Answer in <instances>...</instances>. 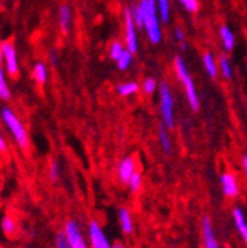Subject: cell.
<instances>
[{"instance_id":"9","label":"cell","mask_w":247,"mask_h":248,"mask_svg":"<svg viewBox=\"0 0 247 248\" xmlns=\"http://www.w3.org/2000/svg\"><path fill=\"white\" fill-rule=\"evenodd\" d=\"M221 188H222V194L227 198H237L240 194L238 182L232 173H222L221 174Z\"/></svg>"},{"instance_id":"30","label":"cell","mask_w":247,"mask_h":248,"mask_svg":"<svg viewBox=\"0 0 247 248\" xmlns=\"http://www.w3.org/2000/svg\"><path fill=\"white\" fill-rule=\"evenodd\" d=\"M173 36H175V40L179 43V45H183L185 42H187V34H185V31L181 28V27H176L173 30Z\"/></svg>"},{"instance_id":"31","label":"cell","mask_w":247,"mask_h":248,"mask_svg":"<svg viewBox=\"0 0 247 248\" xmlns=\"http://www.w3.org/2000/svg\"><path fill=\"white\" fill-rule=\"evenodd\" d=\"M49 176H50L52 180H56V179L59 177V166H58V163H52V164H50Z\"/></svg>"},{"instance_id":"8","label":"cell","mask_w":247,"mask_h":248,"mask_svg":"<svg viewBox=\"0 0 247 248\" xmlns=\"http://www.w3.org/2000/svg\"><path fill=\"white\" fill-rule=\"evenodd\" d=\"M136 173V164L132 157H125L117 166V179L120 183L128 185L132 176Z\"/></svg>"},{"instance_id":"11","label":"cell","mask_w":247,"mask_h":248,"mask_svg":"<svg viewBox=\"0 0 247 248\" xmlns=\"http://www.w3.org/2000/svg\"><path fill=\"white\" fill-rule=\"evenodd\" d=\"M3 61L6 64V70L11 76L18 74V59H16V52L12 43H5L3 45Z\"/></svg>"},{"instance_id":"29","label":"cell","mask_w":247,"mask_h":248,"mask_svg":"<svg viewBox=\"0 0 247 248\" xmlns=\"http://www.w3.org/2000/svg\"><path fill=\"white\" fill-rule=\"evenodd\" d=\"M55 247L56 248H71L67 238H66V233L64 232H59L55 238Z\"/></svg>"},{"instance_id":"16","label":"cell","mask_w":247,"mask_h":248,"mask_svg":"<svg viewBox=\"0 0 247 248\" xmlns=\"http://www.w3.org/2000/svg\"><path fill=\"white\" fill-rule=\"evenodd\" d=\"M71 19H73V14L70 6L63 5L59 8V14H58V21H59V28L64 34L68 33V30L71 27Z\"/></svg>"},{"instance_id":"34","label":"cell","mask_w":247,"mask_h":248,"mask_svg":"<svg viewBox=\"0 0 247 248\" xmlns=\"http://www.w3.org/2000/svg\"><path fill=\"white\" fill-rule=\"evenodd\" d=\"M56 59H58V56H56V52H52V53H50V61H52V64H53V65H56V64H58Z\"/></svg>"},{"instance_id":"26","label":"cell","mask_w":247,"mask_h":248,"mask_svg":"<svg viewBox=\"0 0 247 248\" xmlns=\"http://www.w3.org/2000/svg\"><path fill=\"white\" fill-rule=\"evenodd\" d=\"M178 2L188 14H197L198 9H200V2H198V0H178Z\"/></svg>"},{"instance_id":"2","label":"cell","mask_w":247,"mask_h":248,"mask_svg":"<svg viewBox=\"0 0 247 248\" xmlns=\"http://www.w3.org/2000/svg\"><path fill=\"white\" fill-rule=\"evenodd\" d=\"M173 67H175V73L178 80L181 81L183 92H185V96H187V102L190 105V108L197 112L200 109V95L197 92V87L194 84V80L190 74V70L185 64V61L182 56H176L173 61Z\"/></svg>"},{"instance_id":"23","label":"cell","mask_w":247,"mask_h":248,"mask_svg":"<svg viewBox=\"0 0 247 248\" xmlns=\"http://www.w3.org/2000/svg\"><path fill=\"white\" fill-rule=\"evenodd\" d=\"M132 61H133V53H131L128 49L123 52V55L117 59V68L120 70V71H126L131 65H132Z\"/></svg>"},{"instance_id":"36","label":"cell","mask_w":247,"mask_h":248,"mask_svg":"<svg viewBox=\"0 0 247 248\" xmlns=\"http://www.w3.org/2000/svg\"><path fill=\"white\" fill-rule=\"evenodd\" d=\"M113 248H125V245H123L121 242H117V244L113 245Z\"/></svg>"},{"instance_id":"28","label":"cell","mask_w":247,"mask_h":248,"mask_svg":"<svg viewBox=\"0 0 247 248\" xmlns=\"http://www.w3.org/2000/svg\"><path fill=\"white\" fill-rule=\"evenodd\" d=\"M2 229H3V232L8 233V235L14 233V231H15V223H14V220L11 219V217H3V220H2Z\"/></svg>"},{"instance_id":"4","label":"cell","mask_w":247,"mask_h":248,"mask_svg":"<svg viewBox=\"0 0 247 248\" xmlns=\"http://www.w3.org/2000/svg\"><path fill=\"white\" fill-rule=\"evenodd\" d=\"M2 118H3V121L6 124V127L11 130V133L16 139V142L22 148H27V145H28V136H27L25 127L22 126V123L19 121V118L16 117V114L11 108H3L2 109Z\"/></svg>"},{"instance_id":"37","label":"cell","mask_w":247,"mask_h":248,"mask_svg":"<svg viewBox=\"0 0 247 248\" xmlns=\"http://www.w3.org/2000/svg\"><path fill=\"white\" fill-rule=\"evenodd\" d=\"M246 67H247V62H246Z\"/></svg>"},{"instance_id":"21","label":"cell","mask_w":247,"mask_h":248,"mask_svg":"<svg viewBox=\"0 0 247 248\" xmlns=\"http://www.w3.org/2000/svg\"><path fill=\"white\" fill-rule=\"evenodd\" d=\"M159 87L160 84L154 77H147L142 81V92L147 96H152V95H156V93H159Z\"/></svg>"},{"instance_id":"33","label":"cell","mask_w":247,"mask_h":248,"mask_svg":"<svg viewBox=\"0 0 247 248\" xmlns=\"http://www.w3.org/2000/svg\"><path fill=\"white\" fill-rule=\"evenodd\" d=\"M0 151H2V152L6 151V142H5V139H3L2 135H0Z\"/></svg>"},{"instance_id":"25","label":"cell","mask_w":247,"mask_h":248,"mask_svg":"<svg viewBox=\"0 0 247 248\" xmlns=\"http://www.w3.org/2000/svg\"><path fill=\"white\" fill-rule=\"evenodd\" d=\"M0 98L5 99V101H8L11 98V90L8 87V83H6L2 65H0Z\"/></svg>"},{"instance_id":"7","label":"cell","mask_w":247,"mask_h":248,"mask_svg":"<svg viewBox=\"0 0 247 248\" xmlns=\"http://www.w3.org/2000/svg\"><path fill=\"white\" fill-rule=\"evenodd\" d=\"M64 233H66V238H67L71 248H90L89 244L86 242L84 236H83V232H82L79 223L76 220H67L66 222Z\"/></svg>"},{"instance_id":"3","label":"cell","mask_w":247,"mask_h":248,"mask_svg":"<svg viewBox=\"0 0 247 248\" xmlns=\"http://www.w3.org/2000/svg\"><path fill=\"white\" fill-rule=\"evenodd\" d=\"M159 105H160V117H162V124L167 129L175 127V98H173V92L170 86L163 81L160 83L159 87Z\"/></svg>"},{"instance_id":"20","label":"cell","mask_w":247,"mask_h":248,"mask_svg":"<svg viewBox=\"0 0 247 248\" xmlns=\"http://www.w3.org/2000/svg\"><path fill=\"white\" fill-rule=\"evenodd\" d=\"M218 67H219V73L222 74V77L225 80H231L232 78V64L227 55H222L218 59Z\"/></svg>"},{"instance_id":"22","label":"cell","mask_w":247,"mask_h":248,"mask_svg":"<svg viewBox=\"0 0 247 248\" xmlns=\"http://www.w3.org/2000/svg\"><path fill=\"white\" fill-rule=\"evenodd\" d=\"M33 77L34 80L39 83V84H45L46 80H48V70H46V65L43 62H37V64L33 67Z\"/></svg>"},{"instance_id":"27","label":"cell","mask_w":247,"mask_h":248,"mask_svg":"<svg viewBox=\"0 0 247 248\" xmlns=\"http://www.w3.org/2000/svg\"><path fill=\"white\" fill-rule=\"evenodd\" d=\"M128 186H129V189H131L132 192H138V191L142 188V174H141L139 171H136V173L132 176V179L129 180Z\"/></svg>"},{"instance_id":"19","label":"cell","mask_w":247,"mask_h":248,"mask_svg":"<svg viewBox=\"0 0 247 248\" xmlns=\"http://www.w3.org/2000/svg\"><path fill=\"white\" fill-rule=\"evenodd\" d=\"M169 129L165 126V124H160L159 126V132H157V136H159V142H160V146L163 149L165 154H170L173 146H172V140H170V136H169Z\"/></svg>"},{"instance_id":"13","label":"cell","mask_w":247,"mask_h":248,"mask_svg":"<svg viewBox=\"0 0 247 248\" xmlns=\"http://www.w3.org/2000/svg\"><path fill=\"white\" fill-rule=\"evenodd\" d=\"M219 37H221V43H222V47L225 52H232L234 47H235V34L234 31L227 25H221L219 28Z\"/></svg>"},{"instance_id":"5","label":"cell","mask_w":247,"mask_h":248,"mask_svg":"<svg viewBox=\"0 0 247 248\" xmlns=\"http://www.w3.org/2000/svg\"><path fill=\"white\" fill-rule=\"evenodd\" d=\"M125 46L131 53H138L139 39H138V27L133 21L132 11L128 8L125 11Z\"/></svg>"},{"instance_id":"12","label":"cell","mask_w":247,"mask_h":248,"mask_svg":"<svg viewBox=\"0 0 247 248\" xmlns=\"http://www.w3.org/2000/svg\"><path fill=\"white\" fill-rule=\"evenodd\" d=\"M232 222L235 225L238 235L241 236V239L247 245V219H246V216L240 207H234V210H232Z\"/></svg>"},{"instance_id":"6","label":"cell","mask_w":247,"mask_h":248,"mask_svg":"<svg viewBox=\"0 0 247 248\" xmlns=\"http://www.w3.org/2000/svg\"><path fill=\"white\" fill-rule=\"evenodd\" d=\"M87 236L90 248H113V244L107 238L104 229L97 220H90L87 225Z\"/></svg>"},{"instance_id":"10","label":"cell","mask_w":247,"mask_h":248,"mask_svg":"<svg viewBox=\"0 0 247 248\" xmlns=\"http://www.w3.org/2000/svg\"><path fill=\"white\" fill-rule=\"evenodd\" d=\"M201 233H203L204 248H219V244H218V239H216V233H214V228L212 225V220L209 216L203 217Z\"/></svg>"},{"instance_id":"17","label":"cell","mask_w":247,"mask_h":248,"mask_svg":"<svg viewBox=\"0 0 247 248\" xmlns=\"http://www.w3.org/2000/svg\"><path fill=\"white\" fill-rule=\"evenodd\" d=\"M157 14L162 21V24L167 25L172 18V6L170 0H157Z\"/></svg>"},{"instance_id":"24","label":"cell","mask_w":247,"mask_h":248,"mask_svg":"<svg viewBox=\"0 0 247 248\" xmlns=\"http://www.w3.org/2000/svg\"><path fill=\"white\" fill-rule=\"evenodd\" d=\"M125 50H126V46L123 45L121 42H118V40L113 42V45L110 46V56H111V59L114 62H117V59L123 55V52H125Z\"/></svg>"},{"instance_id":"15","label":"cell","mask_w":247,"mask_h":248,"mask_svg":"<svg viewBox=\"0 0 247 248\" xmlns=\"http://www.w3.org/2000/svg\"><path fill=\"white\" fill-rule=\"evenodd\" d=\"M118 223L125 235L133 233V217L132 213L128 208H120L118 210Z\"/></svg>"},{"instance_id":"18","label":"cell","mask_w":247,"mask_h":248,"mask_svg":"<svg viewBox=\"0 0 247 248\" xmlns=\"http://www.w3.org/2000/svg\"><path fill=\"white\" fill-rule=\"evenodd\" d=\"M115 92L121 98H129L133 96L139 92V84L136 81H126V83H121L115 87Z\"/></svg>"},{"instance_id":"1","label":"cell","mask_w":247,"mask_h":248,"mask_svg":"<svg viewBox=\"0 0 247 248\" xmlns=\"http://www.w3.org/2000/svg\"><path fill=\"white\" fill-rule=\"evenodd\" d=\"M138 30H144L148 42L157 46L163 40L162 21L157 14V0H139L131 8Z\"/></svg>"},{"instance_id":"32","label":"cell","mask_w":247,"mask_h":248,"mask_svg":"<svg viewBox=\"0 0 247 248\" xmlns=\"http://www.w3.org/2000/svg\"><path fill=\"white\" fill-rule=\"evenodd\" d=\"M241 166H243V171L247 177V155H243V158H241Z\"/></svg>"},{"instance_id":"35","label":"cell","mask_w":247,"mask_h":248,"mask_svg":"<svg viewBox=\"0 0 247 248\" xmlns=\"http://www.w3.org/2000/svg\"><path fill=\"white\" fill-rule=\"evenodd\" d=\"M2 59H3V45L0 43V61H2Z\"/></svg>"},{"instance_id":"14","label":"cell","mask_w":247,"mask_h":248,"mask_svg":"<svg viewBox=\"0 0 247 248\" xmlns=\"http://www.w3.org/2000/svg\"><path fill=\"white\" fill-rule=\"evenodd\" d=\"M203 61V67L210 78H216L219 74V67H218V61H216L214 55L212 52H204L201 56Z\"/></svg>"}]
</instances>
